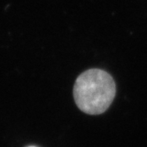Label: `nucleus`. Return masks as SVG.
Wrapping results in <instances>:
<instances>
[{"label":"nucleus","mask_w":147,"mask_h":147,"mask_svg":"<svg viewBox=\"0 0 147 147\" xmlns=\"http://www.w3.org/2000/svg\"><path fill=\"white\" fill-rule=\"evenodd\" d=\"M116 87L113 77L100 69H89L80 75L74 86V98L78 108L88 114L106 112L113 101Z\"/></svg>","instance_id":"nucleus-1"},{"label":"nucleus","mask_w":147,"mask_h":147,"mask_svg":"<svg viewBox=\"0 0 147 147\" xmlns=\"http://www.w3.org/2000/svg\"><path fill=\"white\" fill-rule=\"evenodd\" d=\"M28 147H36V146H28Z\"/></svg>","instance_id":"nucleus-2"}]
</instances>
